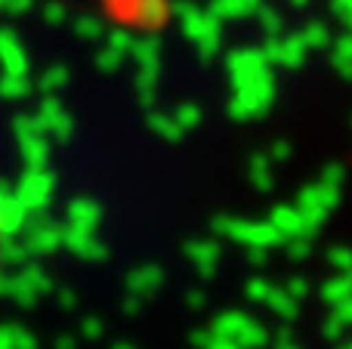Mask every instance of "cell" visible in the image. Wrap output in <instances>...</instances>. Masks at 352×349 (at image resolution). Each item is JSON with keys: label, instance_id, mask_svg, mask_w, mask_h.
Here are the masks:
<instances>
[{"label": "cell", "instance_id": "6da1fadb", "mask_svg": "<svg viewBox=\"0 0 352 349\" xmlns=\"http://www.w3.org/2000/svg\"><path fill=\"white\" fill-rule=\"evenodd\" d=\"M340 319H352V297H349V303L343 306V313H340Z\"/></svg>", "mask_w": 352, "mask_h": 349}, {"label": "cell", "instance_id": "7a4b0ae2", "mask_svg": "<svg viewBox=\"0 0 352 349\" xmlns=\"http://www.w3.org/2000/svg\"><path fill=\"white\" fill-rule=\"evenodd\" d=\"M346 349H352V344H349V346H346Z\"/></svg>", "mask_w": 352, "mask_h": 349}]
</instances>
